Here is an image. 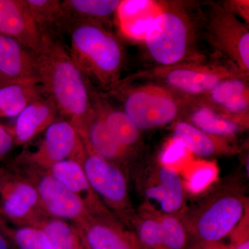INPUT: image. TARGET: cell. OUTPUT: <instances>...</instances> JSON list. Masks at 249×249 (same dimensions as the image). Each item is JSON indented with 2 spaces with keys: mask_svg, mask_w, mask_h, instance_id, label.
Wrapping results in <instances>:
<instances>
[{
  "mask_svg": "<svg viewBox=\"0 0 249 249\" xmlns=\"http://www.w3.org/2000/svg\"><path fill=\"white\" fill-rule=\"evenodd\" d=\"M36 57L44 96L53 103L59 114L69 119L81 136L94 111L97 96L89 80L58 37L43 34L42 47Z\"/></svg>",
  "mask_w": 249,
  "mask_h": 249,
  "instance_id": "6da1fadb",
  "label": "cell"
},
{
  "mask_svg": "<svg viewBox=\"0 0 249 249\" xmlns=\"http://www.w3.org/2000/svg\"><path fill=\"white\" fill-rule=\"evenodd\" d=\"M159 10L142 42L155 66L203 61L199 47L204 14L196 1H158Z\"/></svg>",
  "mask_w": 249,
  "mask_h": 249,
  "instance_id": "7a4b0ae2",
  "label": "cell"
},
{
  "mask_svg": "<svg viewBox=\"0 0 249 249\" xmlns=\"http://www.w3.org/2000/svg\"><path fill=\"white\" fill-rule=\"evenodd\" d=\"M70 38L69 52L88 80L112 90L121 81L124 62L122 42L109 27L93 22L71 23L67 26Z\"/></svg>",
  "mask_w": 249,
  "mask_h": 249,
  "instance_id": "3957f363",
  "label": "cell"
},
{
  "mask_svg": "<svg viewBox=\"0 0 249 249\" xmlns=\"http://www.w3.org/2000/svg\"><path fill=\"white\" fill-rule=\"evenodd\" d=\"M111 91L119 93L123 110L141 131L179 120L191 102L190 98L151 83L131 85L120 81Z\"/></svg>",
  "mask_w": 249,
  "mask_h": 249,
  "instance_id": "277c9868",
  "label": "cell"
},
{
  "mask_svg": "<svg viewBox=\"0 0 249 249\" xmlns=\"http://www.w3.org/2000/svg\"><path fill=\"white\" fill-rule=\"evenodd\" d=\"M244 73L226 62L203 61L187 62L170 66H155L128 77L124 83L142 80L165 87L183 97H198L212 89L223 80ZM249 76V75H246Z\"/></svg>",
  "mask_w": 249,
  "mask_h": 249,
  "instance_id": "5b68a950",
  "label": "cell"
},
{
  "mask_svg": "<svg viewBox=\"0 0 249 249\" xmlns=\"http://www.w3.org/2000/svg\"><path fill=\"white\" fill-rule=\"evenodd\" d=\"M247 199L232 188L214 192L187 214L186 231L201 240L214 243L233 231L245 215Z\"/></svg>",
  "mask_w": 249,
  "mask_h": 249,
  "instance_id": "8992f818",
  "label": "cell"
},
{
  "mask_svg": "<svg viewBox=\"0 0 249 249\" xmlns=\"http://www.w3.org/2000/svg\"><path fill=\"white\" fill-rule=\"evenodd\" d=\"M204 11L203 33L214 52L242 73L249 75V24L219 4L211 2Z\"/></svg>",
  "mask_w": 249,
  "mask_h": 249,
  "instance_id": "52a82bcc",
  "label": "cell"
},
{
  "mask_svg": "<svg viewBox=\"0 0 249 249\" xmlns=\"http://www.w3.org/2000/svg\"><path fill=\"white\" fill-rule=\"evenodd\" d=\"M84 155L83 168L93 191L117 210L129 208L127 182L115 165L89 150Z\"/></svg>",
  "mask_w": 249,
  "mask_h": 249,
  "instance_id": "ba28073f",
  "label": "cell"
},
{
  "mask_svg": "<svg viewBox=\"0 0 249 249\" xmlns=\"http://www.w3.org/2000/svg\"><path fill=\"white\" fill-rule=\"evenodd\" d=\"M0 35L17 40L35 54L43 39L25 0H0Z\"/></svg>",
  "mask_w": 249,
  "mask_h": 249,
  "instance_id": "9c48e42d",
  "label": "cell"
},
{
  "mask_svg": "<svg viewBox=\"0 0 249 249\" xmlns=\"http://www.w3.org/2000/svg\"><path fill=\"white\" fill-rule=\"evenodd\" d=\"M173 124L174 141L199 157H229L242 151L233 139L206 133L181 119Z\"/></svg>",
  "mask_w": 249,
  "mask_h": 249,
  "instance_id": "30bf717a",
  "label": "cell"
},
{
  "mask_svg": "<svg viewBox=\"0 0 249 249\" xmlns=\"http://www.w3.org/2000/svg\"><path fill=\"white\" fill-rule=\"evenodd\" d=\"M0 82L40 83L36 54L17 40L0 35Z\"/></svg>",
  "mask_w": 249,
  "mask_h": 249,
  "instance_id": "8fae6325",
  "label": "cell"
},
{
  "mask_svg": "<svg viewBox=\"0 0 249 249\" xmlns=\"http://www.w3.org/2000/svg\"><path fill=\"white\" fill-rule=\"evenodd\" d=\"M249 117V115H226L213 108L191 101L181 119L206 133L234 139L237 134L248 129Z\"/></svg>",
  "mask_w": 249,
  "mask_h": 249,
  "instance_id": "7c38bea8",
  "label": "cell"
},
{
  "mask_svg": "<svg viewBox=\"0 0 249 249\" xmlns=\"http://www.w3.org/2000/svg\"><path fill=\"white\" fill-rule=\"evenodd\" d=\"M85 150L76 127L70 121H56L46 129L45 139L37 157L52 165L68 160L78 152L83 153Z\"/></svg>",
  "mask_w": 249,
  "mask_h": 249,
  "instance_id": "4fadbf2b",
  "label": "cell"
},
{
  "mask_svg": "<svg viewBox=\"0 0 249 249\" xmlns=\"http://www.w3.org/2000/svg\"><path fill=\"white\" fill-rule=\"evenodd\" d=\"M37 191L46 208L56 217L76 219L85 214L84 201L52 176L42 178Z\"/></svg>",
  "mask_w": 249,
  "mask_h": 249,
  "instance_id": "5bb4252c",
  "label": "cell"
},
{
  "mask_svg": "<svg viewBox=\"0 0 249 249\" xmlns=\"http://www.w3.org/2000/svg\"><path fill=\"white\" fill-rule=\"evenodd\" d=\"M155 179L156 182L147 186L145 196L157 201L164 214L178 213L184 202L183 183L178 172L168 165H161Z\"/></svg>",
  "mask_w": 249,
  "mask_h": 249,
  "instance_id": "9a60e30c",
  "label": "cell"
},
{
  "mask_svg": "<svg viewBox=\"0 0 249 249\" xmlns=\"http://www.w3.org/2000/svg\"><path fill=\"white\" fill-rule=\"evenodd\" d=\"M80 138L84 141L87 150L111 163L124 160L132 152L121 145L111 135L95 106L93 114Z\"/></svg>",
  "mask_w": 249,
  "mask_h": 249,
  "instance_id": "2e32d148",
  "label": "cell"
},
{
  "mask_svg": "<svg viewBox=\"0 0 249 249\" xmlns=\"http://www.w3.org/2000/svg\"><path fill=\"white\" fill-rule=\"evenodd\" d=\"M158 10V1H121L115 20L124 35L142 41Z\"/></svg>",
  "mask_w": 249,
  "mask_h": 249,
  "instance_id": "e0dca14e",
  "label": "cell"
},
{
  "mask_svg": "<svg viewBox=\"0 0 249 249\" xmlns=\"http://www.w3.org/2000/svg\"><path fill=\"white\" fill-rule=\"evenodd\" d=\"M58 111L46 97L30 103L17 116L15 135L17 142L24 143L56 121Z\"/></svg>",
  "mask_w": 249,
  "mask_h": 249,
  "instance_id": "ac0fdd59",
  "label": "cell"
},
{
  "mask_svg": "<svg viewBox=\"0 0 249 249\" xmlns=\"http://www.w3.org/2000/svg\"><path fill=\"white\" fill-rule=\"evenodd\" d=\"M121 2V0H64L65 29L69 24L82 22L101 23L109 27L115 20Z\"/></svg>",
  "mask_w": 249,
  "mask_h": 249,
  "instance_id": "d6986e66",
  "label": "cell"
},
{
  "mask_svg": "<svg viewBox=\"0 0 249 249\" xmlns=\"http://www.w3.org/2000/svg\"><path fill=\"white\" fill-rule=\"evenodd\" d=\"M43 97L36 82H0V117L17 116L30 103Z\"/></svg>",
  "mask_w": 249,
  "mask_h": 249,
  "instance_id": "ffe728a7",
  "label": "cell"
},
{
  "mask_svg": "<svg viewBox=\"0 0 249 249\" xmlns=\"http://www.w3.org/2000/svg\"><path fill=\"white\" fill-rule=\"evenodd\" d=\"M95 108L101 116L111 135L121 145L133 151L141 142V132L123 109L108 106L98 98L95 101Z\"/></svg>",
  "mask_w": 249,
  "mask_h": 249,
  "instance_id": "44dd1931",
  "label": "cell"
},
{
  "mask_svg": "<svg viewBox=\"0 0 249 249\" xmlns=\"http://www.w3.org/2000/svg\"><path fill=\"white\" fill-rule=\"evenodd\" d=\"M0 208L11 219H20L34 207L39 199L37 190L27 183H18L12 187L0 178Z\"/></svg>",
  "mask_w": 249,
  "mask_h": 249,
  "instance_id": "7402d4cb",
  "label": "cell"
},
{
  "mask_svg": "<svg viewBox=\"0 0 249 249\" xmlns=\"http://www.w3.org/2000/svg\"><path fill=\"white\" fill-rule=\"evenodd\" d=\"M84 238L89 249H134L128 234L106 221L90 222L85 227Z\"/></svg>",
  "mask_w": 249,
  "mask_h": 249,
  "instance_id": "603a6c76",
  "label": "cell"
},
{
  "mask_svg": "<svg viewBox=\"0 0 249 249\" xmlns=\"http://www.w3.org/2000/svg\"><path fill=\"white\" fill-rule=\"evenodd\" d=\"M31 14L42 34L57 36L65 31V17L60 0H25Z\"/></svg>",
  "mask_w": 249,
  "mask_h": 249,
  "instance_id": "cb8c5ba5",
  "label": "cell"
},
{
  "mask_svg": "<svg viewBox=\"0 0 249 249\" xmlns=\"http://www.w3.org/2000/svg\"><path fill=\"white\" fill-rule=\"evenodd\" d=\"M249 76L229 78L218 83L212 89L191 101L217 109L234 98L249 93Z\"/></svg>",
  "mask_w": 249,
  "mask_h": 249,
  "instance_id": "d4e9b609",
  "label": "cell"
},
{
  "mask_svg": "<svg viewBox=\"0 0 249 249\" xmlns=\"http://www.w3.org/2000/svg\"><path fill=\"white\" fill-rule=\"evenodd\" d=\"M52 176L82 199V195L89 194L91 187L83 166L76 160H65L52 165ZM83 200V199H82Z\"/></svg>",
  "mask_w": 249,
  "mask_h": 249,
  "instance_id": "484cf974",
  "label": "cell"
},
{
  "mask_svg": "<svg viewBox=\"0 0 249 249\" xmlns=\"http://www.w3.org/2000/svg\"><path fill=\"white\" fill-rule=\"evenodd\" d=\"M158 218L161 228L163 248H184L187 242V231L183 222L175 214H163Z\"/></svg>",
  "mask_w": 249,
  "mask_h": 249,
  "instance_id": "4316f807",
  "label": "cell"
},
{
  "mask_svg": "<svg viewBox=\"0 0 249 249\" xmlns=\"http://www.w3.org/2000/svg\"><path fill=\"white\" fill-rule=\"evenodd\" d=\"M42 231L48 237L52 249H82L78 237L62 221H52Z\"/></svg>",
  "mask_w": 249,
  "mask_h": 249,
  "instance_id": "83f0119b",
  "label": "cell"
},
{
  "mask_svg": "<svg viewBox=\"0 0 249 249\" xmlns=\"http://www.w3.org/2000/svg\"><path fill=\"white\" fill-rule=\"evenodd\" d=\"M14 239L19 249H52L43 231L34 228L18 229L15 232Z\"/></svg>",
  "mask_w": 249,
  "mask_h": 249,
  "instance_id": "f1b7e54d",
  "label": "cell"
},
{
  "mask_svg": "<svg viewBox=\"0 0 249 249\" xmlns=\"http://www.w3.org/2000/svg\"><path fill=\"white\" fill-rule=\"evenodd\" d=\"M138 233L143 245L150 248H163L161 228L158 217L141 219L138 224Z\"/></svg>",
  "mask_w": 249,
  "mask_h": 249,
  "instance_id": "f546056e",
  "label": "cell"
},
{
  "mask_svg": "<svg viewBox=\"0 0 249 249\" xmlns=\"http://www.w3.org/2000/svg\"><path fill=\"white\" fill-rule=\"evenodd\" d=\"M216 110L231 116L249 115V93L234 98Z\"/></svg>",
  "mask_w": 249,
  "mask_h": 249,
  "instance_id": "4dcf8cb0",
  "label": "cell"
},
{
  "mask_svg": "<svg viewBox=\"0 0 249 249\" xmlns=\"http://www.w3.org/2000/svg\"><path fill=\"white\" fill-rule=\"evenodd\" d=\"M219 2L231 14L246 24H249V0H225Z\"/></svg>",
  "mask_w": 249,
  "mask_h": 249,
  "instance_id": "1f68e13d",
  "label": "cell"
},
{
  "mask_svg": "<svg viewBox=\"0 0 249 249\" xmlns=\"http://www.w3.org/2000/svg\"><path fill=\"white\" fill-rule=\"evenodd\" d=\"M13 144L12 136L0 124V157L6 155L11 150Z\"/></svg>",
  "mask_w": 249,
  "mask_h": 249,
  "instance_id": "d6a6232c",
  "label": "cell"
},
{
  "mask_svg": "<svg viewBox=\"0 0 249 249\" xmlns=\"http://www.w3.org/2000/svg\"><path fill=\"white\" fill-rule=\"evenodd\" d=\"M0 249H9V242L1 232H0Z\"/></svg>",
  "mask_w": 249,
  "mask_h": 249,
  "instance_id": "836d02e7",
  "label": "cell"
},
{
  "mask_svg": "<svg viewBox=\"0 0 249 249\" xmlns=\"http://www.w3.org/2000/svg\"><path fill=\"white\" fill-rule=\"evenodd\" d=\"M233 249H249V242L248 238L240 242L238 245H236Z\"/></svg>",
  "mask_w": 249,
  "mask_h": 249,
  "instance_id": "e575fe53",
  "label": "cell"
},
{
  "mask_svg": "<svg viewBox=\"0 0 249 249\" xmlns=\"http://www.w3.org/2000/svg\"><path fill=\"white\" fill-rule=\"evenodd\" d=\"M219 249V248H211V249Z\"/></svg>",
  "mask_w": 249,
  "mask_h": 249,
  "instance_id": "d590c367",
  "label": "cell"
}]
</instances>
